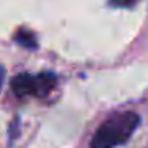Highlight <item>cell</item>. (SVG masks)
Instances as JSON below:
<instances>
[{"label":"cell","instance_id":"4","mask_svg":"<svg viewBox=\"0 0 148 148\" xmlns=\"http://www.w3.org/2000/svg\"><path fill=\"white\" fill-rule=\"evenodd\" d=\"M112 7H118V8H129L132 5H135L138 0H108Z\"/></svg>","mask_w":148,"mask_h":148},{"label":"cell","instance_id":"5","mask_svg":"<svg viewBox=\"0 0 148 148\" xmlns=\"http://www.w3.org/2000/svg\"><path fill=\"white\" fill-rule=\"evenodd\" d=\"M3 78H5V69L0 65V88H2V83H3Z\"/></svg>","mask_w":148,"mask_h":148},{"label":"cell","instance_id":"1","mask_svg":"<svg viewBox=\"0 0 148 148\" xmlns=\"http://www.w3.org/2000/svg\"><path fill=\"white\" fill-rule=\"evenodd\" d=\"M140 124L135 112H123L110 116L99 126L91 138V148H116L126 143Z\"/></svg>","mask_w":148,"mask_h":148},{"label":"cell","instance_id":"3","mask_svg":"<svg viewBox=\"0 0 148 148\" xmlns=\"http://www.w3.org/2000/svg\"><path fill=\"white\" fill-rule=\"evenodd\" d=\"M14 42L26 49H37L38 48L37 37L34 35L29 29H24V27H21V29H18L16 32H14Z\"/></svg>","mask_w":148,"mask_h":148},{"label":"cell","instance_id":"2","mask_svg":"<svg viewBox=\"0 0 148 148\" xmlns=\"http://www.w3.org/2000/svg\"><path fill=\"white\" fill-rule=\"evenodd\" d=\"M58 78L54 73L43 72V73L30 75V73H19L11 80V89L18 97L24 96H37L43 97L54 89Z\"/></svg>","mask_w":148,"mask_h":148}]
</instances>
